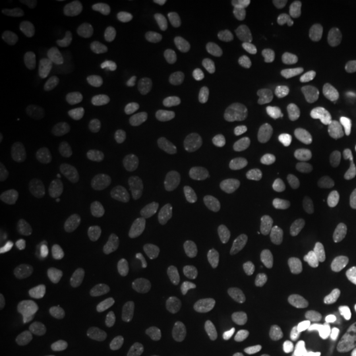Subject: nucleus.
I'll return each mask as SVG.
<instances>
[{
  "instance_id": "f257e3e1",
  "label": "nucleus",
  "mask_w": 356,
  "mask_h": 356,
  "mask_svg": "<svg viewBox=\"0 0 356 356\" xmlns=\"http://www.w3.org/2000/svg\"><path fill=\"white\" fill-rule=\"evenodd\" d=\"M23 314L33 325H45L53 317V304L48 289L41 284H31L23 293Z\"/></svg>"
},
{
  "instance_id": "f03ea898",
  "label": "nucleus",
  "mask_w": 356,
  "mask_h": 356,
  "mask_svg": "<svg viewBox=\"0 0 356 356\" xmlns=\"http://www.w3.org/2000/svg\"><path fill=\"white\" fill-rule=\"evenodd\" d=\"M165 22V10L161 3L151 0L135 7L128 13L127 26L136 33H151L157 31Z\"/></svg>"
},
{
  "instance_id": "7ed1b4c3",
  "label": "nucleus",
  "mask_w": 356,
  "mask_h": 356,
  "mask_svg": "<svg viewBox=\"0 0 356 356\" xmlns=\"http://www.w3.org/2000/svg\"><path fill=\"white\" fill-rule=\"evenodd\" d=\"M106 134V126L97 116H85L79 120L76 149L81 156L90 157L98 151Z\"/></svg>"
},
{
  "instance_id": "20e7f679",
  "label": "nucleus",
  "mask_w": 356,
  "mask_h": 356,
  "mask_svg": "<svg viewBox=\"0 0 356 356\" xmlns=\"http://www.w3.org/2000/svg\"><path fill=\"white\" fill-rule=\"evenodd\" d=\"M279 321L276 314L269 309H256L250 313L245 321V329L251 339L256 343H267L277 332Z\"/></svg>"
},
{
  "instance_id": "39448f33",
  "label": "nucleus",
  "mask_w": 356,
  "mask_h": 356,
  "mask_svg": "<svg viewBox=\"0 0 356 356\" xmlns=\"http://www.w3.org/2000/svg\"><path fill=\"white\" fill-rule=\"evenodd\" d=\"M51 226L67 239L79 241L90 232L89 219L73 210H58L51 216Z\"/></svg>"
},
{
  "instance_id": "423d86ee",
  "label": "nucleus",
  "mask_w": 356,
  "mask_h": 356,
  "mask_svg": "<svg viewBox=\"0 0 356 356\" xmlns=\"http://www.w3.org/2000/svg\"><path fill=\"white\" fill-rule=\"evenodd\" d=\"M94 111L95 116L104 123V126L114 131H123L128 127V115L113 94L102 95L94 104Z\"/></svg>"
},
{
  "instance_id": "0eeeda50",
  "label": "nucleus",
  "mask_w": 356,
  "mask_h": 356,
  "mask_svg": "<svg viewBox=\"0 0 356 356\" xmlns=\"http://www.w3.org/2000/svg\"><path fill=\"white\" fill-rule=\"evenodd\" d=\"M119 341L132 356H159L156 342L147 331L127 326L119 332Z\"/></svg>"
},
{
  "instance_id": "6e6552de",
  "label": "nucleus",
  "mask_w": 356,
  "mask_h": 356,
  "mask_svg": "<svg viewBox=\"0 0 356 356\" xmlns=\"http://www.w3.org/2000/svg\"><path fill=\"white\" fill-rule=\"evenodd\" d=\"M72 317L83 327L95 329L101 326L104 319L102 305L92 294H85L76 298L72 306Z\"/></svg>"
},
{
  "instance_id": "1a4fd4ad",
  "label": "nucleus",
  "mask_w": 356,
  "mask_h": 356,
  "mask_svg": "<svg viewBox=\"0 0 356 356\" xmlns=\"http://www.w3.org/2000/svg\"><path fill=\"white\" fill-rule=\"evenodd\" d=\"M316 291L331 305L348 309L354 305V296L339 281L329 275H322L316 280Z\"/></svg>"
},
{
  "instance_id": "9d476101",
  "label": "nucleus",
  "mask_w": 356,
  "mask_h": 356,
  "mask_svg": "<svg viewBox=\"0 0 356 356\" xmlns=\"http://www.w3.org/2000/svg\"><path fill=\"white\" fill-rule=\"evenodd\" d=\"M141 260L140 251L132 244H119L103 259V266L114 273H122L136 267Z\"/></svg>"
},
{
  "instance_id": "9b49d317",
  "label": "nucleus",
  "mask_w": 356,
  "mask_h": 356,
  "mask_svg": "<svg viewBox=\"0 0 356 356\" xmlns=\"http://www.w3.org/2000/svg\"><path fill=\"white\" fill-rule=\"evenodd\" d=\"M305 164L298 156L288 154L281 157L276 166V179L285 191L294 189L304 177Z\"/></svg>"
},
{
  "instance_id": "f8f14e48",
  "label": "nucleus",
  "mask_w": 356,
  "mask_h": 356,
  "mask_svg": "<svg viewBox=\"0 0 356 356\" xmlns=\"http://www.w3.org/2000/svg\"><path fill=\"white\" fill-rule=\"evenodd\" d=\"M188 58L185 51L176 45H168L159 51L153 60L154 67L169 76H177L182 74L186 69Z\"/></svg>"
},
{
  "instance_id": "ddd939ff",
  "label": "nucleus",
  "mask_w": 356,
  "mask_h": 356,
  "mask_svg": "<svg viewBox=\"0 0 356 356\" xmlns=\"http://www.w3.org/2000/svg\"><path fill=\"white\" fill-rule=\"evenodd\" d=\"M38 56L41 63L57 76H63L70 67V56L63 44L48 41L41 45Z\"/></svg>"
},
{
  "instance_id": "4468645a",
  "label": "nucleus",
  "mask_w": 356,
  "mask_h": 356,
  "mask_svg": "<svg viewBox=\"0 0 356 356\" xmlns=\"http://www.w3.org/2000/svg\"><path fill=\"white\" fill-rule=\"evenodd\" d=\"M296 236V227L293 225H280L268 229L259 236V247L264 252H279L284 247L293 242Z\"/></svg>"
},
{
  "instance_id": "2eb2a0df",
  "label": "nucleus",
  "mask_w": 356,
  "mask_h": 356,
  "mask_svg": "<svg viewBox=\"0 0 356 356\" xmlns=\"http://www.w3.org/2000/svg\"><path fill=\"white\" fill-rule=\"evenodd\" d=\"M48 124L51 134L60 139L66 140L72 135V110L65 103H54L48 111Z\"/></svg>"
},
{
  "instance_id": "dca6fc26",
  "label": "nucleus",
  "mask_w": 356,
  "mask_h": 356,
  "mask_svg": "<svg viewBox=\"0 0 356 356\" xmlns=\"http://www.w3.org/2000/svg\"><path fill=\"white\" fill-rule=\"evenodd\" d=\"M350 226L344 222L319 219L312 226V235L321 243L339 242L350 235Z\"/></svg>"
},
{
  "instance_id": "f3484780",
  "label": "nucleus",
  "mask_w": 356,
  "mask_h": 356,
  "mask_svg": "<svg viewBox=\"0 0 356 356\" xmlns=\"http://www.w3.org/2000/svg\"><path fill=\"white\" fill-rule=\"evenodd\" d=\"M132 201L141 210H151L164 204L166 193L159 184H144L132 191Z\"/></svg>"
},
{
  "instance_id": "a211bd4d",
  "label": "nucleus",
  "mask_w": 356,
  "mask_h": 356,
  "mask_svg": "<svg viewBox=\"0 0 356 356\" xmlns=\"http://www.w3.org/2000/svg\"><path fill=\"white\" fill-rule=\"evenodd\" d=\"M4 78L13 85V88L26 91L36 83L38 76H36V72L24 63L11 61L4 67Z\"/></svg>"
},
{
  "instance_id": "6ab92c4d",
  "label": "nucleus",
  "mask_w": 356,
  "mask_h": 356,
  "mask_svg": "<svg viewBox=\"0 0 356 356\" xmlns=\"http://www.w3.org/2000/svg\"><path fill=\"white\" fill-rule=\"evenodd\" d=\"M173 313L179 321L201 325L209 318V307L197 300H178L173 306Z\"/></svg>"
},
{
  "instance_id": "aec40b11",
  "label": "nucleus",
  "mask_w": 356,
  "mask_h": 356,
  "mask_svg": "<svg viewBox=\"0 0 356 356\" xmlns=\"http://www.w3.org/2000/svg\"><path fill=\"white\" fill-rule=\"evenodd\" d=\"M220 202L219 194L211 189H195L184 195L182 204L188 211L201 213L211 210Z\"/></svg>"
},
{
  "instance_id": "412c9836",
  "label": "nucleus",
  "mask_w": 356,
  "mask_h": 356,
  "mask_svg": "<svg viewBox=\"0 0 356 356\" xmlns=\"http://www.w3.org/2000/svg\"><path fill=\"white\" fill-rule=\"evenodd\" d=\"M118 304L129 316H139L145 309L143 294L132 282H126L120 286L118 292Z\"/></svg>"
},
{
  "instance_id": "4be33fe9",
  "label": "nucleus",
  "mask_w": 356,
  "mask_h": 356,
  "mask_svg": "<svg viewBox=\"0 0 356 356\" xmlns=\"http://www.w3.org/2000/svg\"><path fill=\"white\" fill-rule=\"evenodd\" d=\"M182 101L193 108H201L214 104L216 101V94L204 88L197 82H189L181 89Z\"/></svg>"
},
{
  "instance_id": "5701e85b",
  "label": "nucleus",
  "mask_w": 356,
  "mask_h": 356,
  "mask_svg": "<svg viewBox=\"0 0 356 356\" xmlns=\"http://www.w3.org/2000/svg\"><path fill=\"white\" fill-rule=\"evenodd\" d=\"M184 17L188 22L200 24L207 31H216L222 23L219 11L209 6H195V7L188 8L184 13Z\"/></svg>"
},
{
  "instance_id": "b1692460",
  "label": "nucleus",
  "mask_w": 356,
  "mask_h": 356,
  "mask_svg": "<svg viewBox=\"0 0 356 356\" xmlns=\"http://www.w3.org/2000/svg\"><path fill=\"white\" fill-rule=\"evenodd\" d=\"M3 24L11 31L26 35H41L49 29L45 19L38 15H31L26 17H7Z\"/></svg>"
},
{
  "instance_id": "393cba45",
  "label": "nucleus",
  "mask_w": 356,
  "mask_h": 356,
  "mask_svg": "<svg viewBox=\"0 0 356 356\" xmlns=\"http://www.w3.org/2000/svg\"><path fill=\"white\" fill-rule=\"evenodd\" d=\"M169 223V218L166 216H153L139 220L136 223V229L145 239L156 242L165 236Z\"/></svg>"
},
{
  "instance_id": "a878e982",
  "label": "nucleus",
  "mask_w": 356,
  "mask_h": 356,
  "mask_svg": "<svg viewBox=\"0 0 356 356\" xmlns=\"http://www.w3.org/2000/svg\"><path fill=\"white\" fill-rule=\"evenodd\" d=\"M119 165V157L113 152H104L90 166L88 178L90 182H102L110 177Z\"/></svg>"
},
{
  "instance_id": "bb28decb",
  "label": "nucleus",
  "mask_w": 356,
  "mask_h": 356,
  "mask_svg": "<svg viewBox=\"0 0 356 356\" xmlns=\"http://www.w3.org/2000/svg\"><path fill=\"white\" fill-rule=\"evenodd\" d=\"M144 79H145L144 66L139 61H135L131 65L128 76L123 79H115L113 86L120 94L132 95V94H136L141 89Z\"/></svg>"
},
{
  "instance_id": "cd10ccee",
  "label": "nucleus",
  "mask_w": 356,
  "mask_h": 356,
  "mask_svg": "<svg viewBox=\"0 0 356 356\" xmlns=\"http://www.w3.org/2000/svg\"><path fill=\"white\" fill-rule=\"evenodd\" d=\"M173 161L177 165L178 169L188 175H200L206 168V159L204 154L198 151H179L175 153Z\"/></svg>"
},
{
  "instance_id": "c85d7f7f",
  "label": "nucleus",
  "mask_w": 356,
  "mask_h": 356,
  "mask_svg": "<svg viewBox=\"0 0 356 356\" xmlns=\"http://www.w3.org/2000/svg\"><path fill=\"white\" fill-rule=\"evenodd\" d=\"M291 76L294 79V82H297L300 85L314 86L323 81L325 73L318 66L306 64V63H298V64L293 65L292 69H291Z\"/></svg>"
},
{
  "instance_id": "c756f323",
  "label": "nucleus",
  "mask_w": 356,
  "mask_h": 356,
  "mask_svg": "<svg viewBox=\"0 0 356 356\" xmlns=\"http://www.w3.org/2000/svg\"><path fill=\"white\" fill-rule=\"evenodd\" d=\"M309 36L318 51L319 57L323 61H327V63L331 61L335 56V45H334V38H331L330 33L321 26H312L309 29Z\"/></svg>"
},
{
  "instance_id": "7c9ffc66",
  "label": "nucleus",
  "mask_w": 356,
  "mask_h": 356,
  "mask_svg": "<svg viewBox=\"0 0 356 356\" xmlns=\"http://www.w3.org/2000/svg\"><path fill=\"white\" fill-rule=\"evenodd\" d=\"M232 73V61L226 53H216L209 64V76L210 79L216 83L222 85L229 81Z\"/></svg>"
},
{
  "instance_id": "2f4dec72",
  "label": "nucleus",
  "mask_w": 356,
  "mask_h": 356,
  "mask_svg": "<svg viewBox=\"0 0 356 356\" xmlns=\"http://www.w3.org/2000/svg\"><path fill=\"white\" fill-rule=\"evenodd\" d=\"M329 114L334 124L338 127H348L354 120V111L351 104L342 98H335L329 103Z\"/></svg>"
},
{
  "instance_id": "473e14b6",
  "label": "nucleus",
  "mask_w": 356,
  "mask_h": 356,
  "mask_svg": "<svg viewBox=\"0 0 356 356\" xmlns=\"http://www.w3.org/2000/svg\"><path fill=\"white\" fill-rule=\"evenodd\" d=\"M177 256L184 266H195L202 256V244L195 238H186L179 243Z\"/></svg>"
},
{
  "instance_id": "72a5a7b5",
  "label": "nucleus",
  "mask_w": 356,
  "mask_h": 356,
  "mask_svg": "<svg viewBox=\"0 0 356 356\" xmlns=\"http://www.w3.org/2000/svg\"><path fill=\"white\" fill-rule=\"evenodd\" d=\"M326 209L331 214H344L356 211L355 193H338L331 195L326 202Z\"/></svg>"
},
{
  "instance_id": "f704fd0d",
  "label": "nucleus",
  "mask_w": 356,
  "mask_h": 356,
  "mask_svg": "<svg viewBox=\"0 0 356 356\" xmlns=\"http://www.w3.org/2000/svg\"><path fill=\"white\" fill-rule=\"evenodd\" d=\"M279 216V209L273 204H261L254 207L250 214V225L254 229L269 226Z\"/></svg>"
},
{
  "instance_id": "c9c22d12",
  "label": "nucleus",
  "mask_w": 356,
  "mask_h": 356,
  "mask_svg": "<svg viewBox=\"0 0 356 356\" xmlns=\"http://www.w3.org/2000/svg\"><path fill=\"white\" fill-rule=\"evenodd\" d=\"M234 35L236 40L244 45H254L266 38V31L256 24L242 23L235 26Z\"/></svg>"
},
{
  "instance_id": "e433bc0d",
  "label": "nucleus",
  "mask_w": 356,
  "mask_h": 356,
  "mask_svg": "<svg viewBox=\"0 0 356 356\" xmlns=\"http://www.w3.org/2000/svg\"><path fill=\"white\" fill-rule=\"evenodd\" d=\"M229 280L238 288L247 285L252 277V266L244 259H236L231 263L229 269Z\"/></svg>"
},
{
  "instance_id": "4c0bfd02",
  "label": "nucleus",
  "mask_w": 356,
  "mask_h": 356,
  "mask_svg": "<svg viewBox=\"0 0 356 356\" xmlns=\"http://www.w3.org/2000/svg\"><path fill=\"white\" fill-rule=\"evenodd\" d=\"M202 136L227 143V141L232 140V138H234V129L226 122L213 120L202 128Z\"/></svg>"
},
{
  "instance_id": "58836bf2",
  "label": "nucleus",
  "mask_w": 356,
  "mask_h": 356,
  "mask_svg": "<svg viewBox=\"0 0 356 356\" xmlns=\"http://www.w3.org/2000/svg\"><path fill=\"white\" fill-rule=\"evenodd\" d=\"M337 38L347 54H356V28L351 24H342L335 29Z\"/></svg>"
},
{
  "instance_id": "ea45409f",
  "label": "nucleus",
  "mask_w": 356,
  "mask_h": 356,
  "mask_svg": "<svg viewBox=\"0 0 356 356\" xmlns=\"http://www.w3.org/2000/svg\"><path fill=\"white\" fill-rule=\"evenodd\" d=\"M41 6L51 8L57 13L60 17H67L70 16L74 10V1L72 0H41Z\"/></svg>"
},
{
  "instance_id": "a19ab883",
  "label": "nucleus",
  "mask_w": 356,
  "mask_h": 356,
  "mask_svg": "<svg viewBox=\"0 0 356 356\" xmlns=\"http://www.w3.org/2000/svg\"><path fill=\"white\" fill-rule=\"evenodd\" d=\"M17 353V344L10 331L0 326V356H15Z\"/></svg>"
},
{
  "instance_id": "79ce46f5",
  "label": "nucleus",
  "mask_w": 356,
  "mask_h": 356,
  "mask_svg": "<svg viewBox=\"0 0 356 356\" xmlns=\"http://www.w3.org/2000/svg\"><path fill=\"white\" fill-rule=\"evenodd\" d=\"M338 163L346 170H356V143L344 147L338 156Z\"/></svg>"
},
{
  "instance_id": "37998d69",
  "label": "nucleus",
  "mask_w": 356,
  "mask_h": 356,
  "mask_svg": "<svg viewBox=\"0 0 356 356\" xmlns=\"http://www.w3.org/2000/svg\"><path fill=\"white\" fill-rule=\"evenodd\" d=\"M272 159H273V153H263V154H261V156L254 161V164L252 165V169H254V173H260V175L268 173V172H269V169H270Z\"/></svg>"
},
{
  "instance_id": "c03bdc74",
  "label": "nucleus",
  "mask_w": 356,
  "mask_h": 356,
  "mask_svg": "<svg viewBox=\"0 0 356 356\" xmlns=\"http://www.w3.org/2000/svg\"><path fill=\"white\" fill-rule=\"evenodd\" d=\"M331 356H356V344L353 342H342L337 344Z\"/></svg>"
},
{
  "instance_id": "a18cd8bd",
  "label": "nucleus",
  "mask_w": 356,
  "mask_h": 356,
  "mask_svg": "<svg viewBox=\"0 0 356 356\" xmlns=\"http://www.w3.org/2000/svg\"><path fill=\"white\" fill-rule=\"evenodd\" d=\"M186 356H222L220 353H218L214 348H209V347H198L191 350V353H188Z\"/></svg>"
},
{
  "instance_id": "49530a36",
  "label": "nucleus",
  "mask_w": 356,
  "mask_h": 356,
  "mask_svg": "<svg viewBox=\"0 0 356 356\" xmlns=\"http://www.w3.org/2000/svg\"><path fill=\"white\" fill-rule=\"evenodd\" d=\"M307 4L317 8L319 11H326L330 8L332 1L331 0H309Z\"/></svg>"
},
{
  "instance_id": "de8ad7c7",
  "label": "nucleus",
  "mask_w": 356,
  "mask_h": 356,
  "mask_svg": "<svg viewBox=\"0 0 356 356\" xmlns=\"http://www.w3.org/2000/svg\"><path fill=\"white\" fill-rule=\"evenodd\" d=\"M348 86L356 98V73H353L351 76H348Z\"/></svg>"
},
{
  "instance_id": "09e8293b",
  "label": "nucleus",
  "mask_w": 356,
  "mask_h": 356,
  "mask_svg": "<svg viewBox=\"0 0 356 356\" xmlns=\"http://www.w3.org/2000/svg\"><path fill=\"white\" fill-rule=\"evenodd\" d=\"M6 281V269L4 267H0V285H3Z\"/></svg>"
},
{
  "instance_id": "8fccbe9b",
  "label": "nucleus",
  "mask_w": 356,
  "mask_h": 356,
  "mask_svg": "<svg viewBox=\"0 0 356 356\" xmlns=\"http://www.w3.org/2000/svg\"><path fill=\"white\" fill-rule=\"evenodd\" d=\"M259 356H280L277 355L276 353H263V354H260Z\"/></svg>"
},
{
  "instance_id": "3c124183",
  "label": "nucleus",
  "mask_w": 356,
  "mask_h": 356,
  "mask_svg": "<svg viewBox=\"0 0 356 356\" xmlns=\"http://www.w3.org/2000/svg\"><path fill=\"white\" fill-rule=\"evenodd\" d=\"M115 355L120 356L122 355V351H120V348H114Z\"/></svg>"
}]
</instances>
